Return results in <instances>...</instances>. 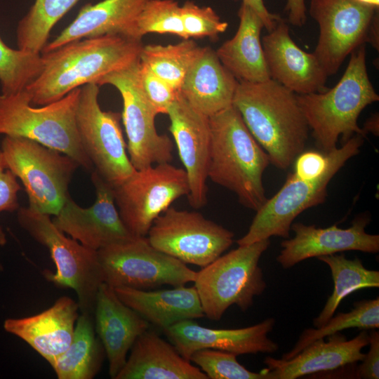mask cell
<instances>
[{"instance_id": "1", "label": "cell", "mask_w": 379, "mask_h": 379, "mask_svg": "<svg viewBox=\"0 0 379 379\" xmlns=\"http://www.w3.org/2000/svg\"><path fill=\"white\" fill-rule=\"evenodd\" d=\"M142 41L107 34L66 44L41 53L40 74L26 88L33 105H45L75 88L96 84L102 77L140 60Z\"/></svg>"}, {"instance_id": "2", "label": "cell", "mask_w": 379, "mask_h": 379, "mask_svg": "<svg viewBox=\"0 0 379 379\" xmlns=\"http://www.w3.org/2000/svg\"><path fill=\"white\" fill-rule=\"evenodd\" d=\"M232 105L275 167L288 168L303 151L310 128L293 91L271 79L238 81Z\"/></svg>"}, {"instance_id": "3", "label": "cell", "mask_w": 379, "mask_h": 379, "mask_svg": "<svg viewBox=\"0 0 379 379\" xmlns=\"http://www.w3.org/2000/svg\"><path fill=\"white\" fill-rule=\"evenodd\" d=\"M208 178L233 192L246 208L257 211L267 200L263 174L270 164L233 106L211 116Z\"/></svg>"}, {"instance_id": "4", "label": "cell", "mask_w": 379, "mask_h": 379, "mask_svg": "<svg viewBox=\"0 0 379 379\" xmlns=\"http://www.w3.org/2000/svg\"><path fill=\"white\" fill-rule=\"evenodd\" d=\"M297 100L317 145L324 153L337 147L340 136L344 142L353 134L365 138L358 118L365 107L379 100L367 72L365 44L350 53L344 74L333 88L297 95Z\"/></svg>"}, {"instance_id": "5", "label": "cell", "mask_w": 379, "mask_h": 379, "mask_svg": "<svg viewBox=\"0 0 379 379\" xmlns=\"http://www.w3.org/2000/svg\"><path fill=\"white\" fill-rule=\"evenodd\" d=\"M81 88L51 103L35 107L25 90L0 95V134L34 140L74 159L86 171L93 166L78 134L76 112Z\"/></svg>"}, {"instance_id": "6", "label": "cell", "mask_w": 379, "mask_h": 379, "mask_svg": "<svg viewBox=\"0 0 379 379\" xmlns=\"http://www.w3.org/2000/svg\"><path fill=\"white\" fill-rule=\"evenodd\" d=\"M364 138L354 134L340 148L326 153V168L316 179L302 180L293 173L288 174L281 189L256 211L248 232L237 241L238 246L272 237L288 239L294 219L306 209L325 201L329 182L348 159L359 152Z\"/></svg>"}, {"instance_id": "7", "label": "cell", "mask_w": 379, "mask_h": 379, "mask_svg": "<svg viewBox=\"0 0 379 379\" xmlns=\"http://www.w3.org/2000/svg\"><path fill=\"white\" fill-rule=\"evenodd\" d=\"M50 216L29 207L18 210L19 225L47 248L55 265V272L46 271V279L56 286L74 290L81 313L93 316L96 295L104 283L98 253L66 237Z\"/></svg>"}, {"instance_id": "8", "label": "cell", "mask_w": 379, "mask_h": 379, "mask_svg": "<svg viewBox=\"0 0 379 379\" xmlns=\"http://www.w3.org/2000/svg\"><path fill=\"white\" fill-rule=\"evenodd\" d=\"M270 244L268 239L239 246L197 273L194 286L204 316L219 321L233 305L242 311L251 307L267 286L259 261Z\"/></svg>"}, {"instance_id": "9", "label": "cell", "mask_w": 379, "mask_h": 379, "mask_svg": "<svg viewBox=\"0 0 379 379\" xmlns=\"http://www.w3.org/2000/svg\"><path fill=\"white\" fill-rule=\"evenodd\" d=\"M1 150L8 168L19 178L29 208L55 215L70 195L69 185L79 164L34 140L5 135Z\"/></svg>"}, {"instance_id": "10", "label": "cell", "mask_w": 379, "mask_h": 379, "mask_svg": "<svg viewBox=\"0 0 379 379\" xmlns=\"http://www.w3.org/2000/svg\"><path fill=\"white\" fill-rule=\"evenodd\" d=\"M104 283L113 288L145 290L161 285L174 287L194 282L197 272L154 248L147 237L97 251Z\"/></svg>"}, {"instance_id": "11", "label": "cell", "mask_w": 379, "mask_h": 379, "mask_svg": "<svg viewBox=\"0 0 379 379\" xmlns=\"http://www.w3.org/2000/svg\"><path fill=\"white\" fill-rule=\"evenodd\" d=\"M112 188L120 217L134 237H147L157 217L189 193L185 171L171 163L135 170Z\"/></svg>"}, {"instance_id": "12", "label": "cell", "mask_w": 379, "mask_h": 379, "mask_svg": "<svg viewBox=\"0 0 379 379\" xmlns=\"http://www.w3.org/2000/svg\"><path fill=\"white\" fill-rule=\"evenodd\" d=\"M99 88L96 84L81 87L76 124L81 146L93 169L114 186L136 169L127 154V145L120 126L121 114L101 109L98 102Z\"/></svg>"}, {"instance_id": "13", "label": "cell", "mask_w": 379, "mask_h": 379, "mask_svg": "<svg viewBox=\"0 0 379 379\" xmlns=\"http://www.w3.org/2000/svg\"><path fill=\"white\" fill-rule=\"evenodd\" d=\"M140 60L125 69L101 79L99 86L109 84L116 88L122 98L121 119L127 135V151L136 170L161 163H171L173 142L156 128V109L147 98L140 83Z\"/></svg>"}, {"instance_id": "14", "label": "cell", "mask_w": 379, "mask_h": 379, "mask_svg": "<svg viewBox=\"0 0 379 379\" xmlns=\"http://www.w3.org/2000/svg\"><path fill=\"white\" fill-rule=\"evenodd\" d=\"M147 238L163 253L204 267L231 246L234 233L198 212L170 206L154 221Z\"/></svg>"}, {"instance_id": "15", "label": "cell", "mask_w": 379, "mask_h": 379, "mask_svg": "<svg viewBox=\"0 0 379 379\" xmlns=\"http://www.w3.org/2000/svg\"><path fill=\"white\" fill-rule=\"evenodd\" d=\"M376 11L353 0H310V14L319 29L313 53L328 77L338 71L353 51L368 43Z\"/></svg>"}, {"instance_id": "16", "label": "cell", "mask_w": 379, "mask_h": 379, "mask_svg": "<svg viewBox=\"0 0 379 379\" xmlns=\"http://www.w3.org/2000/svg\"><path fill=\"white\" fill-rule=\"evenodd\" d=\"M91 178L96 194L93 204L83 208L69 196L52 220L55 226L84 246L96 251L135 237L120 217L112 186L94 169Z\"/></svg>"}, {"instance_id": "17", "label": "cell", "mask_w": 379, "mask_h": 379, "mask_svg": "<svg viewBox=\"0 0 379 379\" xmlns=\"http://www.w3.org/2000/svg\"><path fill=\"white\" fill-rule=\"evenodd\" d=\"M166 114L170 119L169 131L187 174L189 203L194 208H201L207 202L211 149L209 118L192 108L180 93L170 105Z\"/></svg>"}, {"instance_id": "18", "label": "cell", "mask_w": 379, "mask_h": 379, "mask_svg": "<svg viewBox=\"0 0 379 379\" xmlns=\"http://www.w3.org/2000/svg\"><path fill=\"white\" fill-rule=\"evenodd\" d=\"M366 215L356 218L346 229L337 224L326 228L301 222L292 223L294 237L281 243V251L276 260L284 269H288L306 259L335 254L345 251L376 253L379 251V235L366 232L370 222Z\"/></svg>"}, {"instance_id": "19", "label": "cell", "mask_w": 379, "mask_h": 379, "mask_svg": "<svg viewBox=\"0 0 379 379\" xmlns=\"http://www.w3.org/2000/svg\"><path fill=\"white\" fill-rule=\"evenodd\" d=\"M194 320H182L163 330L178 352L189 361L195 351L202 349L218 350L236 355L272 354L279 349L277 343L268 338L275 324L273 318L234 329L209 328Z\"/></svg>"}, {"instance_id": "20", "label": "cell", "mask_w": 379, "mask_h": 379, "mask_svg": "<svg viewBox=\"0 0 379 379\" xmlns=\"http://www.w3.org/2000/svg\"><path fill=\"white\" fill-rule=\"evenodd\" d=\"M270 79L297 95L322 92L328 75L315 55L302 50L291 39L283 20L262 39Z\"/></svg>"}, {"instance_id": "21", "label": "cell", "mask_w": 379, "mask_h": 379, "mask_svg": "<svg viewBox=\"0 0 379 379\" xmlns=\"http://www.w3.org/2000/svg\"><path fill=\"white\" fill-rule=\"evenodd\" d=\"M319 339L289 359L267 357V368L260 371L265 379H295L312 373L333 371L361 361L362 349L368 345L369 335L362 330L354 338L347 340L338 332Z\"/></svg>"}, {"instance_id": "22", "label": "cell", "mask_w": 379, "mask_h": 379, "mask_svg": "<svg viewBox=\"0 0 379 379\" xmlns=\"http://www.w3.org/2000/svg\"><path fill=\"white\" fill-rule=\"evenodd\" d=\"M93 316L95 332L107 357L109 374L114 379L133 343L149 329V323L125 305L114 288L105 283L98 288Z\"/></svg>"}, {"instance_id": "23", "label": "cell", "mask_w": 379, "mask_h": 379, "mask_svg": "<svg viewBox=\"0 0 379 379\" xmlns=\"http://www.w3.org/2000/svg\"><path fill=\"white\" fill-rule=\"evenodd\" d=\"M79 311L77 302L62 296L41 313L6 319L4 328L27 343L51 366L69 346Z\"/></svg>"}, {"instance_id": "24", "label": "cell", "mask_w": 379, "mask_h": 379, "mask_svg": "<svg viewBox=\"0 0 379 379\" xmlns=\"http://www.w3.org/2000/svg\"><path fill=\"white\" fill-rule=\"evenodd\" d=\"M149 0H103L85 5L75 19L41 53H47L69 42L107 34L135 39L136 23ZM141 40V39H140Z\"/></svg>"}, {"instance_id": "25", "label": "cell", "mask_w": 379, "mask_h": 379, "mask_svg": "<svg viewBox=\"0 0 379 379\" xmlns=\"http://www.w3.org/2000/svg\"><path fill=\"white\" fill-rule=\"evenodd\" d=\"M114 379H208L172 345L152 331L140 335Z\"/></svg>"}, {"instance_id": "26", "label": "cell", "mask_w": 379, "mask_h": 379, "mask_svg": "<svg viewBox=\"0 0 379 379\" xmlns=\"http://www.w3.org/2000/svg\"><path fill=\"white\" fill-rule=\"evenodd\" d=\"M237 84L215 51L203 47L187 72L180 93L192 108L210 117L232 105Z\"/></svg>"}, {"instance_id": "27", "label": "cell", "mask_w": 379, "mask_h": 379, "mask_svg": "<svg viewBox=\"0 0 379 379\" xmlns=\"http://www.w3.org/2000/svg\"><path fill=\"white\" fill-rule=\"evenodd\" d=\"M239 24L234 36L215 51L222 65L238 81L262 82L270 79L260 34L263 22L258 14L242 3Z\"/></svg>"}, {"instance_id": "28", "label": "cell", "mask_w": 379, "mask_h": 379, "mask_svg": "<svg viewBox=\"0 0 379 379\" xmlns=\"http://www.w3.org/2000/svg\"><path fill=\"white\" fill-rule=\"evenodd\" d=\"M114 288L125 305L162 330L182 320L204 317L194 286L182 285L152 291L128 287Z\"/></svg>"}, {"instance_id": "29", "label": "cell", "mask_w": 379, "mask_h": 379, "mask_svg": "<svg viewBox=\"0 0 379 379\" xmlns=\"http://www.w3.org/2000/svg\"><path fill=\"white\" fill-rule=\"evenodd\" d=\"M105 354L96 336L93 316L81 313L69 346L51 367L58 379H92L99 372Z\"/></svg>"}, {"instance_id": "30", "label": "cell", "mask_w": 379, "mask_h": 379, "mask_svg": "<svg viewBox=\"0 0 379 379\" xmlns=\"http://www.w3.org/2000/svg\"><path fill=\"white\" fill-rule=\"evenodd\" d=\"M317 259L330 268L334 288L322 310L313 319L315 328L325 324L334 315L340 302L350 293L362 288L379 287V272L366 268L358 258L348 259L343 253H335Z\"/></svg>"}, {"instance_id": "31", "label": "cell", "mask_w": 379, "mask_h": 379, "mask_svg": "<svg viewBox=\"0 0 379 379\" xmlns=\"http://www.w3.org/2000/svg\"><path fill=\"white\" fill-rule=\"evenodd\" d=\"M203 47L192 39L176 44L143 46L140 62L154 74L180 91L182 82Z\"/></svg>"}, {"instance_id": "32", "label": "cell", "mask_w": 379, "mask_h": 379, "mask_svg": "<svg viewBox=\"0 0 379 379\" xmlns=\"http://www.w3.org/2000/svg\"><path fill=\"white\" fill-rule=\"evenodd\" d=\"M80 0H35L16 29L19 49L41 53L55 25Z\"/></svg>"}, {"instance_id": "33", "label": "cell", "mask_w": 379, "mask_h": 379, "mask_svg": "<svg viewBox=\"0 0 379 379\" xmlns=\"http://www.w3.org/2000/svg\"><path fill=\"white\" fill-rule=\"evenodd\" d=\"M350 328H357L361 330L379 328L378 297L355 302L353 309L350 312L333 315L319 328H310L304 330L294 347L287 353H284L281 359H289L312 343Z\"/></svg>"}, {"instance_id": "34", "label": "cell", "mask_w": 379, "mask_h": 379, "mask_svg": "<svg viewBox=\"0 0 379 379\" xmlns=\"http://www.w3.org/2000/svg\"><path fill=\"white\" fill-rule=\"evenodd\" d=\"M41 53L8 46L0 35V84L1 94L10 95L24 90L41 72Z\"/></svg>"}, {"instance_id": "35", "label": "cell", "mask_w": 379, "mask_h": 379, "mask_svg": "<svg viewBox=\"0 0 379 379\" xmlns=\"http://www.w3.org/2000/svg\"><path fill=\"white\" fill-rule=\"evenodd\" d=\"M149 33L170 34L188 39L185 32L181 6L175 0H149L136 23L137 37Z\"/></svg>"}, {"instance_id": "36", "label": "cell", "mask_w": 379, "mask_h": 379, "mask_svg": "<svg viewBox=\"0 0 379 379\" xmlns=\"http://www.w3.org/2000/svg\"><path fill=\"white\" fill-rule=\"evenodd\" d=\"M235 354L213 349L195 351L190 361L210 379H265L260 371H251L240 364Z\"/></svg>"}, {"instance_id": "37", "label": "cell", "mask_w": 379, "mask_h": 379, "mask_svg": "<svg viewBox=\"0 0 379 379\" xmlns=\"http://www.w3.org/2000/svg\"><path fill=\"white\" fill-rule=\"evenodd\" d=\"M181 15L188 39H216L228 27V23L222 21L211 7L199 6L192 1H187L181 6Z\"/></svg>"}, {"instance_id": "38", "label": "cell", "mask_w": 379, "mask_h": 379, "mask_svg": "<svg viewBox=\"0 0 379 379\" xmlns=\"http://www.w3.org/2000/svg\"><path fill=\"white\" fill-rule=\"evenodd\" d=\"M140 79L142 90L158 114H166L180 94L168 83L140 62Z\"/></svg>"}, {"instance_id": "39", "label": "cell", "mask_w": 379, "mask_h": 379, "mask_svg": "<svg viewBox=\"0 0 379 379\" xmlns=\"http://www.w3.org/2000/svg\"><path fill=\"white\" fill-rule=\"evenodd\" d=\"M20 189L17 177L8 168L0 149V213L18 210V192Z\"/></svg>"}, {"instance_id": "40", "label": "cell", "mask_w": 379, "mask_h": 379, "mask_svg": "<svg viewBox=\"0 0 379 379\" xmlns=\"http://www.w3.org/2000/svg\"><path fill=\"white\" fill-rule=\"evenodd\" d=\"M293 173L302 180H314L324 172L328 158L326 153L314 150L300 152L294 160Z\"/></svg>"}, {"instance_id": "41", "label": "cell", "mask_w": 379, "mask_h": 379, "mask_svg": "<svg viewBox=\"0 0 379 379\" xmlns=\"http://www.w3.org/2000/svg\"><path fill=\"white\" fill-rule=\"evenodd\" d=\"M368 333L370 345L368 352L356 370V376L364 379L379 378V332L371 329Z\"/></svg>"}, {"instance_id": "42", "label": "cell", "mask_w": 379, "mask_h": 379, "mask_svg": "<svg viewBox=\"0 0 379 379\" xmlns=\"http://www.w3.org/2000/svg\"><path fill=\"white\" fill-rule=\"evenodd\" d=\"M242 3L248 6L258 14L263 22L264 28L268 32L272 31L281 20L279 15L267 10L263 0H242Z\"/></svg>"}, {"instance_id": "43", "label": "cell", "mask_w": 379, "mask_h": 379, "mask_svg": "<svg viewBox=\"0 0 379 379\" xmlns=\"http://www.w3.org/2000/svg\"><path fill=\"white\" fill-rule=\"evenodd\" d=\"M286 10L291 24L295 27H302L305 24L307 16L305 0H288Z\"/></svg>"}, {"instance_id": "44", "label": "cell", "mask_w": 379, "mask_h": 379, "mask_svg": "<svg viewBox=\"0 0 379 379\" xmlns=\"http://www.w3.org/2000/svg\"><path fill=\"white\" fill-rule=\"evenodd\" d=\"M378 11L375 13L373 19L372 20L371 27L368 32V43L372 44V46L377 50H378Z\"/></svg>"}, {"instance_id": "45", "label": "cell", "mask_w": 379, "mask_h": 379, "mask_svg": "<svg viewBox=\"0 0 379 379\" xmlns=\"http://www.w3.org/2000/svg\"><path fill=\"white\" fill-rule=\"evenodd\" d=\"M366 134L368 132L374 135H378V115L374 114L370 117L365 123L362 128Z\"/></svg>"}, {"instance_id": "46", "label": "cell", "mask_w": 379, "mask_h": 379, "mask_svg": "<svg viewBox=\"0 0 379 379\" xmlns=\"http://www.w3.org/2000/svg\"><path fill=\"white\" fill-rule=\"evenodd\" d=\"M353 1L361 5L373 8L376 10H378V8H379V0H353Z\"/></svg>"}, {"instance_id": "47", "label": "cell", "mask_w": 379, "mask_h": 379, "mask_svg": "<svg viewBox=\"0 0 379 379\" xmlns=\"http://www.w3.org/2000/svg\"><path fill=\"white\" fill-rule=\"evenodd\" d=\"M7 239L6 234L4 233L2 227L0 226V246H4L6 244ZM4 270L2 265L0 263V271Z\"/></svg>"}]
</instances>
